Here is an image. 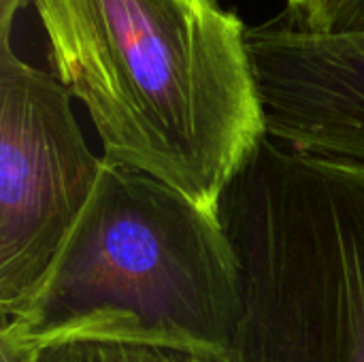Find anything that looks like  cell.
Segmentation results:
<instances>
[{
  "mask_svg": "<svg viewBox=\"0 0 364 362\" xmlns=\"http://www.w3.org/2000/svg\"><path fill=\"white\" fill-rule=\"evenodd\" d=\"M102 156L218 215L269 137L243 19L218 0H32Z\"/></svg>",
  "mask_w": 364,
  "mask_h": 362,
  "instance_id": "cell-1",
  "label": "cell"
},
{
  "mask_svg": "<svg viewBox=\"0 0 364 362\" xmlns=\"http://www.w3.org/2000/svg\"><path fill=\"white\" fill-rule=\"evenodd\" d=\"M239 312V262L220 215L102 156L49 273L0 331L34 350L98 341L228 362Z\"/></svg>",
  "mask_w": 364,
  "mask_h": 362,
  "instance_id": "cell-2",
  "label": "cell"
},
{
  "mask_svg": "<svg viewBox=\"0 0 364 362\" xmlns=\"http://www.w3.org/2000/svg\"><path fill=\"white\" fill-rule=\"evenodd\" d=\"M241 312L228 362H364V164L267 137L226 188Z\"/></svg>",
  "mask_w": 364,
  "mask_h": 362,
  "instance_id": "cell-3",
  "label": "cell"
},
{
  "mask_svg": "<svg viewBox=\"0 0 364 362\" xmlns=\"http://www.w3.org/2000/svg\"><path fill=\"white\" fill-rule=\"evenodd\" d=\"M55 75L0 43V316L15 318L90 201L102 156Z\"/></svg>",
  "mask_w": 364,
  "mask_h": 362,
  "instance_id": "cell-4",
  "label": "cell"
},
{
  "mask_svg": "<svg viewBox=\"0 0 364 362\" xmlns=\"http://www.w3.org/2000/svg\"><path fill=\"white\" fill-rule=\"evenodd\" d=\"M273 141L364 164V32H311L284 15L247 28Z\"/></svg>",
  "mask_w": 364,
  "mask_h": 362,
  "instance_id": "cell-5",
  "label": "cell"
},
{
  "mask_svg": "<svg viewBox=\"0 0 364 362\" xmlns=\"http://www.w3.org/2000/svg\"><path fill=\"white\" fill-rule=\"evenodd\" d=\"M34 362H207L192 354L130 346V344H98V341H70L34 352Z\"/></svg>",
  "mask_w": 364,
  "mask_h": 362,
  "instance_id": "cell-6",
  "label": "cell"
},
{
  "mask_svg": "<svg viewBox=\"0 0 364 362\" xmlns=\"http://www.w3.org/2000/svg\"><path fill=\"white\" fill-rule=\"evenodd\" d=\"M282 15L311 32H364V0H286Z\"/></svg>",
  "mask_w": 364,
  "mask_h": 362,
  "instance_id": "cell-7",
  "label": "cell"
},
{
  "mask_svg": "<svg viewBox=\"0 0 364 362\" xmlns=\"http://www.w3.org/2000/svg\"><path fill=\"white\" fill-rule=\"evenodd\" d=\"M34 352L15 335L0 331V362H34Z\"/></svg>",
  "mask_w": 364,
  "mask_h": 362,
  "instance_id": "cell-8",
  "label": "cell"
},
{
  "mask_svg": "<svg viewBox=\"0 0 364 362\" xmlns=\"http://www.w3.org/2000/svg\"><path fill=\"white\" fill-rule=\"evenodd\" d=\"M30 0H0V43H11L9 34L17 11H21Z\"/></svg>",
  "mask_w": 364,
  "mask_h": 362,
  "instance_id": "cell-9",
  "label": "cell"
}]
</instances>
